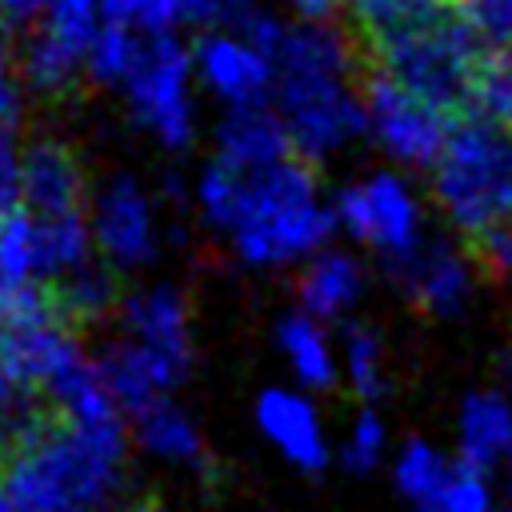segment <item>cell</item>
<instances>
[{
	"instance_id": "1",
	"label": "cell",
	"mask_w": 512,
	"mask_h": 512,
	"mask_svg": "<svg viewBox=\"0 0 512 512\" xmlns=\"http://www.w3.org/2000/svg\"><path fill=\"white\" fill-rule=\"evenodd\" d=\"M196 204L248 268L304 264L328 248L336 232V212L320 196L316 164L300 156L256 172L208 160L196 180Z\"/></svg>"
},
{
	"instance_id": "2",
	"label": "cell",
	"mask_w": 512,
	"mask_h": 512,
	"mask_svg": "<svg viewBox=\"0 0 512 512\" xmlns=\"http://www.w3.org/2000/svg\"><path fill=\"white\" fill-rule=\"evenodd\" d=\"M128 428H80L40 420L0 464L4 500L16 512H104L124 480Z\"/></svg>"
},
{
	"instance_id": "3",
	"label": "cell",
	"mask_w": 512,
	"mask_h": 512,
	"mask_svg": "<svg viewBox=\"0 0 512 512\" xmlns=\"http://www.w3.org/2000/svg\"><path fill=\"white\" fill-rule=\"evenodd\" d=\"M360 48H364L368 68L384 72L400 88L416 92L420 100H428L452 116L460 108H468L472 76L484 56L472 28L448 4L436 12H424L416 20L360 36Z\"/></svg>"
},
{
	"instance_id": "4",
	"label": "cell",
	"mask_w": 512,
	"mask_h": 512,
	"mask_svg": "<svg viewBox=\"0 0 512 512\" xmlns=\"http://www.w3.org/2000/svg\"><path fill=\"white\" fill-rule=\"evenodd\" d=\"M432 196L452 228L468 240L512 224V136L488 120L452 128L440 160L432 164Z\"/></svg>"
},
{
	"instance_id": "5",
	"label": "cell",
	"mask_w": 512,
	"mask_h": 512,
	"mask_svg": "<svg viewBox=\"0 0 512 512\" xmlns=\"http://www.w3.org/2000/svg\"><path fill=\"white\" fill-rule=\"evenodd\" d=\"M360 80L364 76H348V72H276L272 76L276 112L300 160L320 164L368 132Z\"/></svg>"
},
{
	"instance_id": "6",
	"label": "cell",
	"mask_w": 512,
	"mask_h": 512,
	"mask_svg": "<svg viewBox=\"0 0 512 512\" xmlns=\"http://www.w3.org/2000/svg\"><path fill=\"white\" fill-rule=\"evenodd\" d=\"M192 60L172 32H144L136 36L132 60L124 68V92L132 120L168 152L192 144L196 112H192Z\"/></svg>"
},
{
	"instance_id": "7",
	"label": "cell",
	"mask_w": 512,
	"mask_h": 512,
	"mask_svg": "<svg viewBox=\"0 0 512 512\" xmlns=\"http://www.w3.org/2000/svg\"><path fill=\"white\" fill-rule=\"evenodd\" d=\"M332 212L336 228H344L356 244L380 252L388 264L404 260L424 244V208L408 180L392 172L352 180L348 188H340Z\"/></svg>"
},
{
	"instance_id": "8",
	"label": "cell",
	"mask_w": 512,
	"mask_h": 512,
	"mask_svg": "<svg viewBox=\"0 0 512 512\" xmlns=\"http://www.w3.org/2000/svg\"><path fill=\"white\" fill-rule=\"evenodd\" d=\"M360 96H364V120L372 140L400 164L408 168H432L452 136V112L420 100L416 92L400 88L396 80H388L376 68H364L360 80Z\"/></svg>"
},
{
	"instance_id": "9",
	"label": "cell",
	"mask_w": 512,
	"mask_h": 512,
	"mask_svg": "<svg viewBox=\"0 0 512 512\" xmlns=\"http://www.w3.org/2000/svg\"><path fill=\"white\" fill-rule=\"evenodd\" d=\"M96 260L112 272H136L160 252V216L152 192L136 176L108 180L88 212Z\"/></svg>"
},
{
	"instance_id": "10",
	"label": "cell",
	"mask_w": 512,
	"mask_h": 512,
	"mask_svg": "<svg viewBox=\"0 0 512 512\" xmlns=\"http://www.w3.org/2000/svg\"><path fill=\"white\" fill-rule=\"evenodd\" d=\"M396 288L408 296V304L424 316L452 320L472 304L476 292V260L456 240H424L416 252L392 264Z\"/></svg>"
},
{
	"instance_id": "11",
	"label": "cell",
	"mask_w": 512,
	"mask_h": 512,
	"mask_svg": "<svg viewBox=\"0 0 512 512\" xmlns=\"http://www.w3.org/2000/svg\"><path fill=\"white\" fill-rule=\"evenodd\" d=\"M252 420L276 456L296 472H324L332 464V440L316 400L304 388H264L252 404Z\"/></svg>"
},
{
	"instance_id": "12",
	"label": "cell",
	"mask_w": 512,
	"mask_h": 512,
	"mask_svg": "<svg viewBox=\"0 0 512 512\" xmlns=\"http://www.w3.org/2000/svg\"><path fill=\"white\" fill-rule=\"evenodd\" d=\"M88 180L80 168V156L56 140H32L20 160V208L32 216H68L88 212Z\"/></svg>"
},
{
	"instance_id": "13",
	"label": "cell",
	"mask_w": 512,
	"mask_h": 512,
	"mask_svg": "<svg viewBox=\"0 0 512 512\" xmlns=\"http://www.w3.org/2000/svg\"><path fill=\"white\" fill-rule=\"evenodd\" d=\"M124 336L192 364V304L176 284H148L120 296Z\"/></svg>"
},
{
	"instance_id": "14",
	"label": "cell",
	"mask_w": 512,
	"mask_h": 512,
	"mask_svg": "<svg viewBox=\"0 0 512 512\" xmlns=\"http://www.w3.org/2000/svg\"><path fill=\"white\" fill-rule=\"evenodd\" d=\"M196 68L200 80L228 104V108H244V104H268L272 92V64L260 48H252L248 40L236 36H204L196 44Z\"/></svg>"
},
{
	"instance_id": "15",
	"label": "cell",
	"mask_w": 512,
	"mask_h": 512,
	"mask_svg": "<svg viewBox=\"0 0 512 512\" xmlns=\"http://www.w3.org/2000/svg\"><path fill=\"white\" fill-rule=\"evenodd\" d=\"M368 288V268L348 248H320L296 276V308L320 324L344 320Z\"/></svg>"
},
{
	"instance_id": "16",
	"label": "cell",
	"mask_w": 512,
	"mask_h": 512,
	"mask_svg": "<svg viewBox=\"0 0 512 512\" xmlns=\"http://www.w3.org/2000/svg\"><path fill=\"white\" fill-rule=\"evenodd\" d=\"M128 436L148 456H156L164 464L192 468V472H208V464H212V452H208V440H204L196 416L172 396H160V400L128 412Z\"/></svg>"
},
{
	"instance_id": "17",
	"label": "cell",
	"mask_w": 512,
	"mask_h": 512,
	"mask_svg": "<svg viewBox=\"0 0 512 512\" xmlns=\"http://www.w3.org/2000/svg\"><path fill=\"white\" fill-rule=\"evenodd\" d=\"M512 456V396L472 388L456 412V460L476 472H496Z\"/></svg>"
},
{
	"instance_id": "18",
	"label": "cell",
	"mask_w": 512,
	"mask_h": 512,
	"mask_svg": "<svg viewBox=\"0 0 512 512\" xmlns=\"http://www.w3.org/2000/svg\"><path fill=\"white\" fill-rule=\"evenodd\" d=\"M296 156L288 128L280 120V112L272 104H244V108H228L220 128H216V156L228 168L240 172H256L268 164H280Z\"/></svg>"
},
{
	"instance_id": "19",
	"label": "cell",
	"mask_w": 512,
	"mask_h": 512,
	"mask_svg": "<svg viewBox=\"0 0 512 512\" xmlns=\"http://www.w3.org/2000/svg\"><path fill=\"white\" fill-rule=\"evenodd\" d=\"M276 348L304 392H324L340 380V344L332 340L328 324L296 312H284L276 320Z\"/></svg>"
},
{
	"instance_id": "20",
	"label": "cell",
	"mask_w": 512,
	"mask_h": 512,
	"mask_svg": "<svg viewBox=\"0 0 512 512\" xmlns=\"http://www.w3.org/2000/svg\"><path fill=\"white\" fill-rule=\"evenodd\" d=\"M260 8L252 0H104V16L144 32H168L192 24H236L244 28Z\"/></svg>"
},
{
	"instance_id": "21",
	"label": "cell",
	"mask_w": 512,
	"mask_h": 512,
	"mask_svg": "<svg viewBox=\"0 0 512 512\" xmlns=\"http://www.w3.org/2000/svg\"><path fill=\"white\" fill-rule=\"evenodd\" d=\"M392 484L396 492L416 508V512H432L448 472H452V456H444L432 440H420V436H408L392 456Z\"/></svg>"
},
{
	"instance_id": "22",
	"label": "cell",
	"mask_w": 512,
	"mask_h": 512,
	"mask_svg": "<svg viewBox=\"0 0 512 512\" xmlns=\"http://www.w3.org/2000/svg\"><path fill=\"white\" fill-rule=\"evenodd\" d=\"M340 376L360 396V404H376L388 388V348L380 332L364 320H352L340 336Z\"/></svg>"
},
{
	"instance_id": "23",
	"label": "cell",
	"mask_w": 512,
	"mask_h": 512,
	"mask_svg": "<svg viewBox=\"0 0 512 512\" xmlns=\"http://www.w3.org/2000/svg\"><path fill=\"white\" fill-rule=\"evenodd\" d=\"M56 296V312L76 328L88 320H104L112 308H120V292H116V272L100 260H92L88 268L64 276L60 284H52Z\"/></svg>"
},
{
	"instance_id": "24",
	"label": "cell",
	"mask_w": 512,
	"mask_h": 512,
	"mask_svg": "<svg viewBox=\"0 0 512 512\" xmlns=\"http://www.w3.org/2000/svg\"><path fill=\"white\" fill-rule=\"evenodd\" d=\"M36 20H40L36 24L40 36L76 52L88 64V48H92V40L100 32V20H104V0H48Z\"/></svg>"
},
{
	"instance_id": "25",
	"label": "cell",
	"mask_w": 512,
	"mask_h": 512,
	"mask_svg": "<svg viewBox=\"0 0 512 512\" xmlns=\"http://www.w3.org/2000/svg\"><path fill=\"white\" fill-rule=\"evenodd\" d=\"M468 108H476L480 120H488V124H500V128L512 124V44H500L480 56L472 92H468Z\"/></svg>"
},
{
	"instance_id": "26",
	"label": "cell",
	"mask_w": 512,
	"mask_h": 512,
	"mask_svg": "<svg viewBox=\"0 0 512 512\" xmlns=\"http://www.w3.org/2000/svg\"><path fill=\"white\" fill-rule=\"evenodd\" d=\"M388 424L380 420L376 404H360V412L352 416V424L344 428L340 444H336V460L340 468L356 472V476H368L376 472L384 460H388Z\"/></svg>"
},
{
	"instance_id": "27",
	"label": "cell",
	"mask_w": 512,
	"mask_h": 512,
	"mask_svg": "<svg viewBox=\"0 0 512 512\" xmlns=\"http://www.w3.org/2000/svg\"><path fill=\"white\" fill-rule=\"evenodd\" d=\"M20 88L16 80L0 84V216L20 208Z\"/></svg>"
},
{
	"instance_id": "28",
	"label": "cell",
	"mask_w": 512,
	"mask_h": 512,
	"mask_svg": "<svg viewBox=\"0 0 512 512\" xmlns=\"http://www.w3.org/2000/svg\"><path fill=\"white\" fill-rule=\"evenodd\" d=\"M432 512H496V496L488 484V472H476L468 464H452Z\"/></svg>"
},
{
	"instance_id": "29",
	"label": "cell",
	"mask_w": 512,
	"mask_h": 512,
	"mask_svg": "<svg viewBox=\"0 0 512 512\" xmlns=\"http://www.w3.org/2000/svg\"><path fill=\"white\" fill-rule=\"evenodd\" d=\"M356 16V32L368 36V32H380V28H392V24H404V20H416L424 12H436L444 8L448 0H344Z\"/></svg>"
},
{
	"instance_id": "30",
	"label": "cell",
	"mask_w": 512,
	"mask_h": 512,
	"mask_svg": "<svg viewBox=\"0 0 512 512\" xmlns=\"http://www.w3.org/2000/svg\"><path fill=\"white\" fill-rule=\"evenodd\" d=\"M468 252L476 260V268H484L488 276L512 280V224H496V228L472 236Z\"/></svg>"
},
{
	"instance_id": "31",
	"label": "cell",
	"mask_w": 512,
	"mask_h": 512,
	"mask_svg": "<svg viewBox=\"0 0 512 512\" xmlns=\"http://www.w3.org/2000/svg\"><path fill=\"white\" fill-rule=\"evenodd\" d=\"M288 4H292L304 20H312V24H328L344 0H288Z\"/></svg>"
},
{
	"instance_id": "32",
	"label": "cell",
	"mask_w": 512,
	"mask_h": 512,
	"mask_svg": "<svg viewBox=\"0 0 512 512\" xmlns=\"http://www.w3.org/2000/svg\"><path fill=\"white\" fill-rule=\"evenodd\" d=\"M48 0H0V20H36Z\"/></svg>"
},
{
	"instance_id": "33",
	"label": "cell",
	"mask_w": 512,
	"mask_h": 512,
	"mask_svg": "<svg viewBox=\"0 0 512 512\" xmlns=\"http://www.w3.org/2000/svg\"><path fill=\"white\" fill-rule=\"evenodd\" d=\"M12 80V40L4 32V20H0V84Z\"/></svg>"
},
{
	"instance_id": "34",
	"label": "cell",
	"mask_w": 512,
	"mask_h": 512,
	"mask_svg": "<svg viewBox=\"0 0 512 512\" xmlns=\"http://www.w3.org/2000/svg\"><path fill=\"white\" fill-rule=\"evenodd\" d=\"M500 468H504V492H508V500H512V456H508Z\"/></svg>"
},
{
	"instance_id": "35",
	"label": "cell",
	"mask_w": 512,
	"mask_h": 512,
	"mask_svg": "<svg viewBox=\"0 0 512 512\" xmlns=\"http://www.w3.org/2000/svg\"><path fill=\"white\" fill-rule=\"evenodd\" d=\"M104 512H156L152 504H128V508H104Z\"/></svg>"
},
{
	"instance_id": "36",
	"label": "cell",
	"mask_w": 512,
	"mask_h": 512,
	"mask_svg": "<svg viewBox=\"0 0 512 512\" xmlns=\"http://www.w3.org/2000/svg\"><path fill=\"white\" fill-rule=\"evenodd\" d=\"M0 512H16V508H12L8 500H4V492H0Z\"/></svg>"
},
{
	"instance_id": "37",
	"label": "cell",
	"mask_w": 512,
	"mask_h": 512,
	"mask_svg": "<svg viewBox=\"0 0 512 512\" xmlns=\"http://www.w3.org/2000/svg\"><path fill=\"white\" fill-rule=\"evenodd\" d=\"M496 512H512V508H496Z\"/></svg>"
}]
</instances>
